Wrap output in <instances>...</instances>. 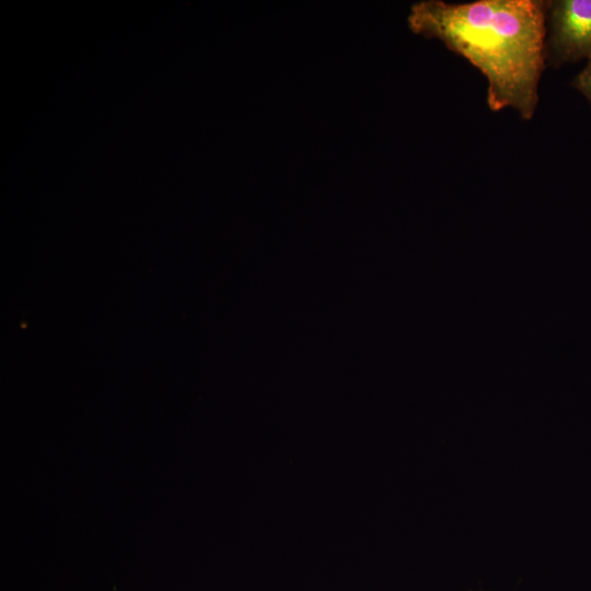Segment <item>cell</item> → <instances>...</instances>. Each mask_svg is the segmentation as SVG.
Here are the masks:
<instances>
[{
	"label": "cell",
	"instance_id": "277c9868",
	"mask_svg": "<svg viewBox=\"0 0 591 591\" xmlns=\"http://www.w3.org/2000/svg\"><path fill=\"white\" fill-rule=\"evenodd\" d=\"M468 591H480V590H468Z\"/></svg>",
	"mask_w": 591,
	"mask_h": 591
},
{
	"label": "cell",
	"instance_id": "7a4b0ae2",
	"mask_svg": "<svg viewBox=\"0 0 591 591\" xmlns=\"http://www.w3.org/2000/svg\"><path fill=\"white\" fill-rule=\"evenodd\" d=\"M546 62L559 67L591 58V0L547 1Z\"/></svg>",
	"mask_w": 591,
	"mask_h": 591
},
{
	"label": "cell",
	"instance_id": "3957f363",
	"mask_svg": "<svg viewBox=\"0 0 591 591\" xmlns=\"http://www.w3.org/2000/svg\"><path fill=\"white\" fill-rule=\"evenodd\" d=\"M572 85L591 103V58L587 60L586 67L576 76Z\"/></svg>",
	"mask_w": 591,
	"mask_h": 591
},
{
	"label": "cell",
	"instance_id": "6da1fadb",
	"mask_svg": "<svg viewBox=\"0 0 591 591\" xmlns=\"http://www.w3.org/2000/svg\"><path fill=\"white\" fill-rule=\"evenodd\" d=\"M547 1L478 0L415 3L409 28L441 40L478 68L488 82L491 111L517 109L523 119L534 115L543 72L547 33Z\"/></svg>",
	"mask_w": 591,
	"mask_h": 591
}]
</instances>
